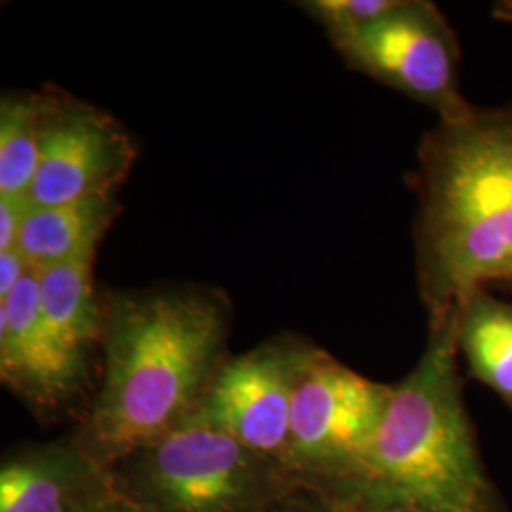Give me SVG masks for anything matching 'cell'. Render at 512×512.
<instances>
[{
	"instance_id": "obj_1",
	"label": "cell",
	"mask_w": 512,
	"mask_h": 512,
	"mask_svg": "<svg viewBox=\"0 0 512 512\" xmlns=\"http://www.w3.org/2000/svg\"><path fill=\"white\" fill-rule=\"evenodd\" d=\"M103 304V376L74 442L103 467L202 406L228 361L232 308L217 289L116 291Z\"/></svg>"
},
{
	"instance_id": "obj_13",
	"label": "cell",
	"mask_w": 512,
	"mask_h": 512,
	"mask_svg": "<svg viewBox=\"0 0 512 512\" xmlns=\"http://www.w3.org/2000/svg\"><path fill=\"white\" fill-rule=\"evenodd\" d=\"M461 363L512 410V304L488 289L471 294L458 310Z\"/></svg>"
},
{
	"instance_id": "obj_7",
	"label": "cell",
	"mask_w": 512,
	"mask_h": 512,
	"mask_svg": "<svg viewBox=\"0 0 512 512\" xmlns=\"http://www.w3.org/2000/svg\"><path fill=\"white\" fill-rule=\"evenodd\" d=\"M40 99V164L29 207L114 196L137 160V143L112 114L59 88Z\"/></svg>"
},
{
	"instance_id": "obj_5",
	"label": "cell",
	"mask_w": 512,
	"mask_h": 512,
	"mask_svg": "<svg viewBox=\"0 0 512 512\" xmlns=\"http://www.w3.org/2000/svg\"><path fill=\"white\" fill-rule=\"evenodd\" d=\"M393 385L380 384L310 344L294 384L285 471L313 488L344 475L384 420Z\"/></svg>"
},
{
	"instance_id": "obj_18",
	"label": "cell",
	"mask_w": 512,
	"mask_h": 512,
	"mask_svg": "<svg viewBox=\"0 0 512 512\" xmlns=\"http://www.w3.org/2000/svg\"><path fill=\"white\" fill-rule=\"evenodd\" d=\"M31 264L18 247L0 251V300L8 298L21 283V279L31 272Z\"/></svg>"
},
{
	"instance_id": "obj_2",
	"label": "cell",
	"mask_w": 512,
	"mask_h": 512,
	"mask_svg": "<svg viewBox=\"0 0 512 512\" xmlns=\"http://www.w3.org/2000/svg\"><path fill=\"white\" fill-rule=\"evenodd\" d=\"M346 512H507L469 416L458 310L431 315L418 365L348 471L317 488Z\"/></svg>"
},
{
	"instance_id": "obj_3",
	"label": "cell",
	"mask_w": 512,
	"mask_h": 512,
	"mask_svg": "<svg viewBox=\"0 0 512 512\" xmlns=\"http://www.w3.org/2000/svg\"><path fill=\"white\" fill-rule=\"evenodd\" d=\"M416 251L429 317L512 283V107H473L425 135Z\"/></svg>"
},
{
	"instance_id": "obj_12",
	"label": "cell",
	"mask_w": 512,
	"mask_h": 512,
	"mask_svg": "<svg viewBox=\"0 0 512 512\" xmlns=\"http://www.w3.org/2000/svg\"><path fill=\"white\" fill-rule=\"evenodd\" d=\"M97 251L38 270L40 306L61 342L90 359L103 336V304L93 289Z\"/></svg>"
},
{
	"instance_id": "obj_10",
	"label": "cell",
	"mask_w": 512,
	"mask_h": 512,
	"mask_svg": "<svg viewBox=\"0 0 512 512\" xmlns=\"http://www.w3.org/2000/svg\"><path fill=\"white\" fill-rule=\"evenodd\" d=\"M112 495L107 467L73 437L23 444L0 463V512H97Z\"/></svg>"
},
{
	"instance_id": "obj_8",
	"label": "cell",
	"mask_w": 512,
	"mask_h": 512,
	"mask_svg": "<svg viewBox=\"0 0 512 512\" xmlns=\"http://www.w3.org/2000/svg\"><path fill=\"white\" fill-rule=\"evenodd\" d=\"M308 346L300 338L279 336L228 357L200 412L260 458L285 469L294 384Z\"/></svg>"
},
{
	"instance_id": "obj_14",
	"label": "cell",
	"mask_w": 512,
	"mask_h": 512,
	"mask_svg": "<svg viewBox=\"0 0 512 512\" xmlns=\"http://www.w3.org/2000/svg\"><path fill=\"white\" fill-rule=\"evenodd\" d=\"M40 164L38 93H4L0 101V198L25 200Z\"/></svg>"
},
{
	"instance_id": "obj_16",
	"label": "cell",
	"mask_w": 512,
	"mask_h": 512,
	"mask_svg": "<svg viewBox=\"0 0 512 512\" xmlns=\"http://www.w3.org/2000/svg\"><path fill=\"white\" fill-rule=\"evenodd\" d=\"M256 512H346L321 490L296 482Z\"/></svg>"
},
{
	"instance_id": "obj_9",
	"label": "cell",
	"mask_w": 512,
	"mask_h": 512,
	"mask_svg": "<svg viewBox=\"0 0 512 512\" xmlns=\"http://www.w3.org/2000/svg\"><path fill=\"white\" fill-rule=\"evenodd\" d=\"M86 357L67 348L50 327L38 291V270L0 300V378L37 416L73 401L88 376Z\"/></svg>"
},
{
	"instance_id": "obj_20",
	"label": "cell",
	"mask_w": 512,
	"mask_h": 512,
	"mask_svg": "<svg viewBox=\"0 0 512 512\" xmlns=\"http://www.w3.org/2000/svg\"><path fill=\"white\" fill-rule=\"evenodd\" d=\"M401 512H410V511H401Z\"/></svg>"
},
{
	"instance_id": "obj_19",
	"label": "cell",
	"mask_w": 512,
	"mask_h": 512,
	"mask_svg": "<svg viewBox=\"0 0 512 512\" xmlns=\"http://www.w3.org/2000/svg\"><path fill=\"white\" fill-rule=\"evenodd\" d=\"M97 512H150L147 509H143V507H139V505H135V503H129L126 499H122V497H118V495L114 494L110 497L109 501L99 509Z\"/></svg>"
},
{
	"instance_id": "obj_15",
	"label": "cell",
	"mask_w": 512,
	"mask_h": 512,
	"mask_svg": "<svg viewBox=\"0 0 512 512\" xmlns=\"http://www.w3.org/2000/svg\"><path fill=\"white\" fill-rule=\"evenodd\" d=\"M401 0H310L300 8L321 23L338 48L397 8Z\"/></svg>"
},
{
	"instance_id": "obj_11",
	"label": "cell",
	"mask_w": 512,
	"mask_h": 512,
	"mask_svg": "<svg viewBox=\"0 0 512 512\" xmlns=\"http://www.w3.org/2000/svg\"><path fill=\"white\" fill-rule=\"evenodd\" d=\"M118 209L114 196L29 207L18 249L37 270L97 251Z\"/></svg>"
},
{
	"instance_id": "obj_17",
	"label": "cell",
	"mask_w": 512,
	"mask_h": 512,
	"mask_svg": "<svg viewBox=\"0 0 512 512\" xmlns=\"http://www.w3.org/2000/svg\"><path fill=\"white\" fill-rule=\"evenodd\" d=\"M29 203L18 198H0V251L18 247Z\"/></svg>"
},
{
	"instance_id": "obj_6",
	"label": "cell",
	"mask_w": 512,
	"mask_h": 512,
	"mask_svg": "<svg viewBox=\"0 0 512 512\" xmlns=\"http://www.w3.org/2000/svg\"><path fill=\"white\" fill-rule=\"evenodd\" d=\"M349 67L456 120L473 105L459 86L458 37L439 8L401 0L395 10L336 48Z\"/></svg>"
},
{
	"instance_id": "obj_4",
	"label": "cell",
	"mask_w": 512,
	"mask_h": 512,
	"mask_svg": "<svg viewBox=\"0 0 512 512\" xmlns=\"http://www.w3.org/2000/svg\"><path fill=\"white\" fill-rule=\"evenodd\" d=\"M107 471L114 494L150 512H256L294 482L200 408Z\"/></svg>"
}]
</instances>
